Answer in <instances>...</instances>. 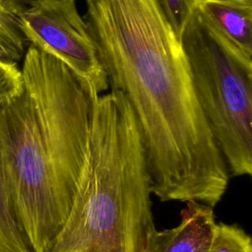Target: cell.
<instances>
[{"mask_svg":"<svg viewBox=\"0 0 252 252\" xmlns=\"http://www.w3.org/2000/svg\"><path fill=\"white\" fill-rule=\"evenodd\" d=\"M87 23L111 91L142 135L152 194L214 208L226 163L198 104L180 40L156 0H85Z\"/></svg>","mask_w":252,"mask_h":252,"instance_id":"6da1fadb","label":"cell"},{"mask_svg":"<svg viewBox=\"0 0 252 252\" xmlns=\"http://www.w3.org/2000/svg\"><path fill=\"white\" fill-rule=\"evenodd\" d=\"M21 70V94L0 106V174L32 252H47L75 198L99 95L32 44Z\"/></svg>","mask_w":252,"mask_h":252,"instance_id":"7a4b0ae2","label":"cell"},{"mask_svg":"<svg viewBox=\"0 0 252 252\" xmlns=\"http://www.w3.org/2000/svg\"><path fill=\"white\" fill-rule=\"evenodd\" d=\"M136 116L117 92L99 95L69 215L47 252H140L155 227Z\"/></svg>","mask_w":252,"mask_h":252,"instance_id":"3957f363","label":"cell"},{"mask_svg":"<svg viewBox=\"0 0 252 252\" xmlns=\"http://www.w3.org/2000/svg\"><path fill=\"white\" fill-rule=\"evenodd\" d=\"M180 42L198 104L228 172L251 175L252 60L222 40L197 9Z\"/></svg>","mask_w":252,"mask_h":252,"instance_id":"277c9868","label":"cell"},{"mask_svg":"<svg viewBox=\"0 0 252 252\" xmlns=\"http://www.w3.org/2000/svg\"><path fill=\"white\" fill-rule=\"evenodd\" d=\"M20 29L30 44L56 57L98 94L108 80L76 0H28Z\"/></svg>","mask_w":252,"mask_h":252,"instance_id":"5b68a950","label":"cell"},{"mask_svg":"<svg viewBox=\"0 0 252 252\" xmlns=\"http://www.w3.org/2000/svg\"><path fill=\"white\" fill-rule=\"evenodd\" d=\"M180 222L163 230L150 229L140 252H208L216 224L213 208L186 202Z\"/></svg>","mask_w":252,"mask_h":252,"instance_id":"8992f818","label":"cell"},{"mask_svg":"<svg viewBox=\"0 0 252 252\" xmlns=\"http://www.w3.org/2000/svg\"><path fill=\"white\" fill-rule=\"evenodd\" d=\"M197 10L222 40L240 55L252 60V6L200 0Z\"/></svg>","mask_w":252,"mask_h":252,"instance_id":"52a82bcc","label":"cell"},{"mask_svg":"<svg viewBox=\"0 0 252 252\" xmlns=\"http://www.w3.org/2000/svg\"><path fill=\"white\" fill-rule=\"evenodd\" d=\"M0 252H32L22 232L0 174Z\"/></svg>","mask_w":252,"mask_h":252,"instance_id":"ba28073f","label":"cell"},{"mask_svg":"<svg viewBox=\"0 0 252 252\" xmlns=\"http://www.w3.org/2000/svg\"><path fill=\"white\" fill-rule=\"evenodd\" d=\"M208 252H252L251 237L235 224L216 222Z\"/></svg>","mask_w":252,"mask_h":252,"instance_id":"9c48e42d","label":"cell"},{"mask_svg":"<svg viewBox=\"0 0 252 252\" xmlns=\"http://www.w3.org/2000/svg\"><path fill=\"white\" fill-rule=\"evenodd\" d=\"M200 0H156L162 16L180 40L182 32Z\"/></svg>","mask_w":252,"mask_h":252,"instance_id":"30bf717a","label":"cell"},{"mask_svg":"<svg viewBox=\"0 0 252 252\" xmlns=\"http://www.w3.org/2000/svg\"><path fill=\"white\" fill-rule=\"evenodd\" d=\"M23 86V74L18 64L0 60V106L17 97Z\"/></svg>","mask_w":252,"mask_h":252,"instance_id":"8fae6325","label":"cell"},{"mask_svg":"<svg viewBox=\"0 0 252 252\" xmlns=\"http://www.w3.org/2000/svg\"><path fill=\"white\" fill-rule=\"evenodd\" d=\"M28 0H0V29L14 35L24 36L20 29V16ZM25 37V36H24Z\"/></svg>","mask_w":252,"mask_h":252,"instance_id":"7c38bea8","label":"cell"},{"mask_svg":"<svg viewBox=\"0 0 252 252\" xmlns=\"http://www.w3.org/2000/svg\"><path fill=\"white\" fill-rule=\"evenodd\" d=\"M27 43L24 36L14 35L0 29V60L18 63L25 55Z\"/></svg>","mask_w":252,"mask_h":252,"instance_id":"4fadbf2b","label":"cell"},{"mask_svg":"<svg viewBox=\"0 0 252 252\" xmlns=\"http://www.w3.org/2000/svg\"><path fill=\"white\" fill-rule=\"evenodd\" d=\"M220 1H226V2L236 3L240 5H245V6H252V0H220Z\"/></svg>","mask_w":252,"mask_h":252,"instance_id":"5bb4252c","label":"cell"}]
</instances>
